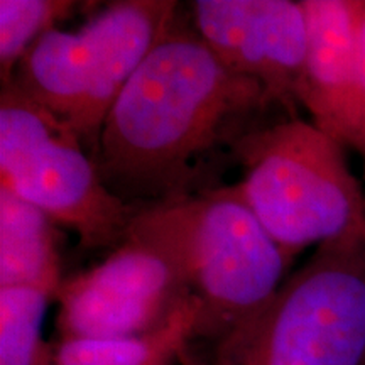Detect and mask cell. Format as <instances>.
Segmentation results:
<instances>
[{"label": "cell", "instance_id": "cell-1", "mask_svg": "<svg viewBox=\"0 0 365 365\" xmlns=\"http://www.w3.org/2000/svg\"><path fill=\"white\" fill-rule=\"evenodd\" d=\"M269 100L191 31L173 27L127 81L105 118L93 161L108 190L135 208L202 191L208 154L250 132Z\"/></svg>", "mask_w": 365, "mask_h": 365}, {"label": "cell", "instance_id": "cell-2", "mask_svg": "<svg viewBox=\"0 0 365 365\" xmlns=\"http://www.w3.org/2000/svg\"><path fill=\"white\" fill-rule=\"evenodd\" d=\"M130 228L175 255L198 304L195 340L217 346L271 303L293 259L235 185L137 208Z\"/></svg>", "mask_w": 365, "mask_h": 365}, {"label": "cell", "instance_id": "cell-3", "mask_svg": "<svg viewBox=\"0 0 365 365\" xmlns=\"http://www.w3.org/2000/svg\"><path fill=\"white\" fill-rule=\"evenodd\" d=\"M232 154L244 170L237 191L293 261L313 244L364 239L365 195L335 137L289 118L255 127Z\"/></svg>", "mask_w": 365, "mask_h": 365}, {"label": "cell", "instance_id": "cell-4", "mask_svg": "<svg viewBox=\"0 0 365 365\" xmlns=\"http://www.w3.org/2000/svg\"><path fill=\"white\" fill-rule=\"evenodd\" d=\"M176 9L173 0H120L78 31H48L22 58L11 85L65 122L93 158L112 105L175 24Z\"/></svg>", "mask_w": 365, "mask_h": 365}, {"label": "cell", "instance_id": "cell-5", "mask_svg": "<svg viewBox=\"0 0 365 365\" xmlns=\"http://www.w3.org/2000/svg\"><path fill=\"white\" fill-rule=\"evenodd\" d=\"M210 365H365V239L319 245Z\"/></svg>", "mask_w": 365, "mask_h": 365}, {"label": "cell", "instance_id": "cell-6", "mask_svg": "<svg viewBox=\"0 0 365 365\" xmlns=\"http://www.w3.org/2000/svg\"><path fill=\"white\" fill-rule=\"evenodd\" d=\"M0 181L75 232L83 250L115 249L137 212L105 186L78 135L12 85L0 91Z\"/></svg>", "mask_w": 365, "mask_h": 365}, {"label": "cell", "instance_id": "cell-7", "mask_svg": "<svg viewBox=\"0 0 365 365\" xmlns=\"http://www.w3.org/2000/svg\"><path fill=\"white\" fill-rule=\"evenodd\" d=\"M193 299L175 255L129 228L98 266L63 279L54 296L58 340L148 335L170 325Z\"/></svg>", "mask_w": 365, "mask_h": 365}, {"label": "cell", "instance_id": "cell-8", "mask_svg": "<svg viewBox=\"0 0 365 365\" xmlns=\"http://www.w3.org/2000/svg\"><path fill=\"white\" fill-rule=\"evenodd\" d=\"M195 33L228 70L262 85L269 103L298 118V93L308 53L303 2L196 0Z\"/></svg>", "mask_w": 365, "mask_h": 365}, {"label": "cell", "instance_id": "cell-9", "mask_svg": "<svg viewBox=\"0 0 365 365\" xmlns=\"http://www.w3.org/2000/svg\"><path fill=\"white\" fill-rule=\"evenodd\" d=\"M308 53L298 102L313 124L349 145L355 75L354 0H303Z\"/></svg>", "mask_w": 365, "mask_h": 365}, {"label": "cell", "instance_id": "cell-10", "mask_svg": "<svg viewBox=\"0 0 365 365\" xmlns=\"http://www.w3.org/2000/svg\"><path fill=\"white\" fill-rule=\"evenodd\" d=\"M56 222L0 188V287H39L56 296L63 282Z\"/></svg>", "mask_w": 365, "mask_h": 365}, {"label": "cell", "instance_id": "cell-11", "mask_svg": "<svg viewBox=\"0 0 365 365\" xmlns=\"http://www.w3.org/2000/svg\"><path fill=\"white\" fill-rule=\"evenodd\" d=\"M196 299L168 327L135 336L63 339L53 345V365H175L195 340Z\"/></svg>", "mask_w": 365, "mask_h": 365}, {"label": "cell", "instance_id": "cell-12", "mask_svg": "<svg viewBox=\"0 0 365 365\" xmlns=\"http://www.w3.org/2000/svg\"><path fill=\"white\" fill-rule=\"evenodd\" d=\"M54 294L39 287H0V365H53L43 325Z\"/></svg>", "mask_w": 365, "mask_h": 365}, {"label": "cell", "instance_id": "cell-13", "mask_svg": "<svg viewBox=\"0 0 365 365\" xmlns=\"http://www.w3.org/2000/svg\"><path fill=\"white\" fill-rule=\"evenodd\" d=\"M78 9L73 0H0V78L12 83L14 73L41 36L56 29Z\"/></svg>", "mask_w": 365, "mask_h": 365}, {"label": "cell", "instance_id": "cell-14", "mask_svg": "<svg viewBox=\"0 0 365 365\" xmlns=\"http://www.w3.org/2000/svg\"><path fill=\"white\" fill-rule=\"evenodd\" d=\"M355 75L349 145L365 159V0H354Z\"/></svg>", "mask_w": 365, "mask_h": 365}, {"label": "cell", "instance_id": "cell-15", "mask_svg": "<svg viewBox=\"0 0 365 365\" xmlns=\"http://www.w3.org/2000/svg\"><path fill=\"white\" fill-rule=\"evenodd\" d=\"M364 239H365V234H364Z\"/></svg>", "mask_w": 365, "mask_h": 365}]
</instances>
